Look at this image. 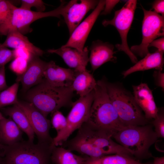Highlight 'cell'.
<instances>
[{
    "label": "cell",
    "mask_w": 164,
    "mask_h": 164,
    "mask_svg": "<svg viewBox=\"0 0 164 164\" xmlns=\"http://www.w3.org/2000/svg\"><path fill=\"white\" fill-rule=\"evenodd\" d=\"M94 100L86 122L91 127L111 137L125 126L121 121L107 93L102 79L97 81Z\"/></svg>",
    "instance_id": "1"
},
{
    "label": "cell",
    "mask_w": 164,
    "mask_h": 164,
    "mask_svg": "<svg viewBox=\"0 0 164 164\" xmlns=\"http://www.w3.org/2000/svg\"><path fill=\"white\" fill-rule=\"evenodd\" d=\"M73 91L71 87L53 86L43 79L39 84L26 92V98L44 116L59 110L61 108L71 106Z\"/></svg>",
    "instance_id": "2"
},
{
    "label": "cell",
    "mask_w": 164,
    "mask_h": 164,
    "mask_svg": "<svg viewBox=\"0 0 164 164\" xmlns=\"http://www.w3.org/2000/svg\"><path fill=\"white\" fill-rule=\"evenodd\" d=\"M110 99L125 126H142L151 122L145 117L129 91L118 82L111 83L102 79Z\"/></svg>",
    "instance_id": "3"
},
{
    "label": "cell",
    "mask_w": 164,
    "mask_h": 164,
    "mask_svg": "<svg viewBox=\"0 0 164 164\" xmlns=\"http://www.w3.org/2000/svg\"><path fill=\"white\" fill-rule=\"evenodd\" d=\"M54 146L52 143L29 140L20 141L12 145H2L3 161L7 164H53L51 155Z\"/></svg>",
    "instance_id": "4"
},
{
    "label": "cell",
    "mask_w": 164,
    "mask_h": 164,
    "mask_svg": "<svg viewBox=\"0 0 164 164\" xmlns=\"http://www.w3.org/2000/svg\"><path fill=\"white\" fill-rule=\"evenodd\" d=\"M112 138L138 160L154 157L149 149L159 138L151 122L142 126H126Z\"/></svg>",
    "instance_id": "5"
},
{
    "label": "cell",
    "mask_w": 164,
    "mask_h": 164,
    "mask_svg": "<svg viewBox=\"0 0 164 164\" xmlns=\"http://www.w3.org/2000/svg\"><path fill=\"white\" fill-rule=\"evenodd\" d=\"M70 5L61 1L60 5L51 11L41 12L18 8L14 6L9 16L0 23V35L7 36L13 31L22 34L31 31L30 25L38 19L48 17L60 18L67 11Z\"/></svg>",
    "instance_id": "6"
},
{
    "label": "cell",
    "mask_w": 164,
    "mask_h": 164,
    "mask_svg": "<svg viewBox=\"0 0 164 164\" xmlns=\"http://www.w3.org/2000/svg\"><path fill=\"white\" fill-rule=\"evenodd\" d=\"M94 90L72 102V108L66 118L67 125L65 128L53 138L52 144L57 146L62 145L69 136L88 119L94 98Z\"/></svg>",
    "instance_id": "7"
},
{
    "label": "cell",
    "mask_w": 164,
    "mask_h": 164,
    "mask_svg": "<svg viewBox=\"0 0 164 164\" xmlns=\"http://www.w3.org/2000/svg\"><path fill=\"white\" fill-rule=\"evenodd\" d=\"M137 4V0H128L121 9L115 11L112 19H105L102 22L104 26L111 25L115 27L121 39V43L116 44V47L119 51L124 52L135 64L138 61V59L128 46L127 37L134 19Z\"/></svg>",
    "instance_id": "8"
},
{
    "label": "cell",
    "mask_w": 164,
    "mask_h": 164,
    "mask_svg": "<svg viewBox=\"0 0 164 164\" xmlns=\"http://www.w3.org/2000/svg\"><path fill=\"white\" fill-rule=\"evenodd\" d=\"M144 17L142 22V41L130 49L135 56L144 57L149 53L148 46L156 38L164 35V17L154 11L147 10L142 6Z\"/></svg>",
    "instance_id": "9"
},
{
    "label": "cell",
    "mask_w": 164,
    "mask_h": 164,
    "mask_svg": "<svg viewBox=\"0 0 164 164\" xmlns=\"http://www.w3.org/2000/svg\"><path fill=\"white\" fill-rule=\"evenodd\" d=\"M78 132L93 146L104 151L108 155L118 154L134 158L129 151L114 141L110 136L93 129L86 122L82 125Z\"/></svg>",
    "instance_id": "10"
},
{
    "label": "cell",
    "mask_w": 164,
    "mask_h": 164,
    "mask_svg": "<svg viewBox=\"0 0 164 164\" xmlns=\"http://www.w3.org/2000/svg\"><path fill=\"white\" fill-rule=\"evenodd\" d=\"M15 104L26 114L34 133L37 137L38 142L52 143L53 138L50 134V121L31 103L18 100Z\"/></svg>",
    "instance_id": "11"
},
{
    "label": "cell",
    "mask_w": 164,
    "mask_h": 164,
    "mask_svg": "<svg viewBox=\"0 0 164 164\" xmlns=\"http://www.w3.org/2000/svg\"><path fill=\"white\" fill-rule=\"evenodd\" d=\"M105 0H100L92 13L81 22L72 32L63 47H68L82 51L88 36L99 15L103 10Z\"/></svg>",
    "instance_id": "12"
},
{
    "label": "cell",
    "mask_w": 164,
    "mask_h": 164,
    "mask_svg": "<svg viewBox=\"0 0 164 164\" xmlns=\"http://www.w3.org/2000/svg\"><path fill=\"white\" fill-rule=\"evenodd\" d=\"M99 1L95 0H71L70 6L62 15L70 35L81 23L86 14L96 8Z\"/></svg>",
    "instance_id": "13"
},
{
    "label": "cell",
    "mask_w": 164,
    "mask_h": 164,
    "mask_svg": "<svg viewBox=\"0 0 164 164\" xmlns=\"http://www.w3.org/2000/svg\"><path fill=\"white\" fill-rule=\"evenodd\" d=\"M47 62L39 56L33 55L28 63L27 67L22 74L18 75L16 82H21L23 91L26 92L41 82L44 78L43 73Z\"/></svg>",
    "instance_id": "14"
},
{
    "label": "cell",
    "mask_w": 164,
    "mask_h": 164,
    "mask_svg": "<svg viewBox=\"0 0 164 164\" xmlns=\"http://www.w3.org/2000/svg\"><path fill=\"white\" fill-rule=\"evenodd\" d=\"M47 52L55 53L60 56L69 67L76 71H83L86 70L89 62V50L87 47L82 51L68 47H63L56 49H49Z\"/></svg>",
    "instance_id": "15"
},
{
    "label": "cell",
    "mask_w": 164,
    "mask_h": 164,
    "mask_svg": "<svg viewBox=\"0 0 164 164\" xmlns=\"http://www.w3.org/2000/svg\"><path fill=\"white\" fill-rule=\"evenodd\" d=\"M133 95L146 119L151 121L155 118L159 108L156 104L151 90L147 84L133 85Z\"/></svg>",
    "instance_id": "16"
},
{
    "label": "cell",
    "mask_w": 164,
    "mask_h": 164,
    "mask_svg": "<svg viewBox=\"0 0 164 164\" xmlns=\"http://www.w3.org/2000/svg\"><path fill=\"white\" fill-rule=\"evenodd\" d=\"M44 78L56 87H71L75 76L74 70L60 67L53 61L47 62L43 73Z\"/></svg>",
    "instance_id": "17"
},
{
    "label": "cell",
    "mask_w": 164,
    "mask_h": 164,
    "mask_svg": "<svg viewBox=\"0 0 164 164\" xmlns=\"http://www.w3.org/2000/svg\"><path fill=\"white\" fill-rule=\"evenodd\" d=\"M114 46L108 42H104L99 40L93 41L90 48L91 53L89 62L92 70L94 71L104 63L111 61H117V57L114 56Z\"/></svg>",
    "instance_id": "18"
},
{
    "label": "cell",
    "mask_w": 164,
    "mask_h": 164,
    "mask_svg": "<svg viewBox=\"0 0 164 164\" xmlns=\"http://www.w3.org/2000/svg\"><path fill=\"white\" fill-rule=\"evenodd\" d=\"M63 147L72 151H76L83 155L97 157L108 155L102 150L97 148L79 132L73 138L67 140L62 144Z\"/></svg>",
    "instance_id": "19"
},
{
    "label": "cell",
    "mask_w": 164,
    "mask_h": 164,
    "mask_svg": "<svg viewBox=\"0 0 164 164\" xmlns=\"http://www.w3.org/2000/svg\"><path fill=\"white\" fill-rule=\"evenodd\" d=\"M163 53L164 52L157 50L154 53H148L134 66L124 71L122 73L124 77L135 72L152 69L162 71L164 63Z\"/></svg>",
    "instance_id": "20"
},
{
    "label": "cell",
    "mask_w": 164,
    "mask_h": 164,
    "mask_svg": "<svg viewBox=\"0 0 164 164\" xmlns=\"http://www.w3.org/2000/svg\"><path fill=\"white\" fill-rule=\"evenodd\" d=\"M6 36L5 40L2 44L4 46L25 50L32 55L39 57L44 53L43 50L34 45L27 37L19 32H11Z\"/></svg>",
    "instance_id": "21"
},
{
    "label": "cell",
    "mask_w": 164,
    "mask_h": 164,
    "mask_svg": "<svg viewBox=\"0 0 164 164\" xmlns=\"http://www.w3.org/2000/svg\"><path fill=\"white\" fill-rule=\"evenodd\" d=\"M22 131L10 118L0 121V140L2 145H9L21 141Z\"/></svg>",
    "instance_id": "22"
},
{
    "label": "cell",
    "mask_w": 164,
    "mask_h": 164,
    "mask_svg": "<svg viewBox=\"0 0 164 164\" xmlns=\"http://www.w3.org/2000/svg\"><path fill=\"white\" fill-rule=\"evenodd\" d=\"M0 109L4 114L9 116L21 131L26 134L28 140L33 142L34 132L26 114L19 107L15 104L11 107Z\"/></svg>",
    "instance_id": "23"
},
{
    "label": "cell",
    "mask_w": 164,
    "mask_h": 164,
    "mask_svg": "<svg viewBox=\"0 0 164 164\" xmlns=\"http://www.w3.org/2000/svg\"><path fill=\"white\" fill-rule=\"evenodd\" d=\"M75 72V77L71 86L73 91H76L80 97L87 95L93 91L97 82L93 75L87 70Z\"/></svg>",
    "instance_id": "24"
},
{
    "label": "cell",
    "mask_w": 164,
    "mask_h": 164,
    "mask_svg": "<svg viewBox=\"0 0 164 164\" xmlns=\"http://www.w3.org/2000/svg\"><path fill=\"white\" fill-rule=\"evenodd\" d=\"M86 156V155H85ZM83 164H152V162H142L134 158L115 154L106 155L97 157L86 156Z\"/></svg>",
    "instance_id": "25"
},
{
    "label": "cell",
    "mask_w": 164,
    "mask_h": 164,
    "mask_svg": "<svg viewBox=\"0 0 164 164\" xmlns=\"http://www.w3.org/2000/svg\"><path fill=\"white\" fill-rule=\"evenodd\" d=\"M85 155H78L63 147L54 146L51 155L53 164H83Z\"/></svg>",
    "instance_id": "26"
},
{
    "label": "cell",
    "mask_w": 164,
    "mask_h": 164,
    "mask_svg": "<svg viewBox=\"0 0 164 164\" xmlns=\"http://www.w3.org/2000/svg\"><path fill=\"white\" fill-rule=\"evenodd\" d=\"M19 83L16 82L0 92V109L17 102Z\"/></svg>",
    "instance_id": "27"
},
{
    "label": "cell",
    "mask_w": 164,
    "mask_h": 164,
    "mask_svg": "<svg viewBox=\"0 0 164 164\" xmlns=\"http://www.w3.org/2000/svg\"><path fill=\"white\" fill-rule=\"evenodd\" d=\"M158 137L164 138V110L163 107L159 108L157 116L151 122Z\"/></svg>",
    "instance_id": "28"
},
{
    "label": "cell",
    "mask_w": 164,
    "mask_h": 164,
    "mask_svg": "<svg viewBox=\"0 0 164 164\" xmlns=\"http://www.w3.org/2000/svg\"><path fill=\"white\" fill-rule=\"evenodd\" d=\"M51 123L53 127L56 130L57 134L63 130L67 125V120L62 113L59 110L52 113Z\"/></svg>",
    "instance_id": "29"
},
{
    "label": "cell",
    "mask_w": 164,
    "mask_h": 164,
    "mask_svg": "<svg viewBox=\"0 0 164 164\" xmlns=\"http://www.w3.org/2000/svg\"><path fill=\"white\" fill-rule=\"evenodd\" d=\"M28 61L21 57H17L10 65L9 68L18 75L22 74L26 70L28 64Z\"/></svg>",
    "instance_id": "30"
},
{
    "label": "cell",
    "mask_w": 164,
    "mask_h": 164,
    "mask_svg": "<svg viewBox=\"0 0 164 164\" xmlns=\"http://www.w3.org/2000/svg\"><path fill=\"white\" fill-rule=\"evenodd\" d=\"M15 58V50H10L0 44V68Z\"/></svg>",
    "instance_id": "31"
},
{
    "label": "cell",
    "mask_w": 164,
    "mask_h": 164,
    "mask_svg": "<svg viewBox=\"0 0 164 164\" xmlns=\"http://www.w3.org/2000/svg\"><path fill=\"white\" fill-rule=\"evenodd\" d=\"M20 8L31 10L32 7H35L37 12H43L45 9V3L41 0H22Z\"/></svg>",
    "instance_id": "32"
},
{
    "label": "cell",
    "mask_w": 164,
    "mask_h": 164,
    "mask_svg": "<svg viewBox=\"0 0 164 164\" xmlns=\"http://www.w3.org/2000/svg\"><path fill=\"white\" fill-rule=\"evenodd\" d=\"M14 5L7 0H1L0 1V15L1 22L5 20L10 15Z\"/></svg>",
    "instance_id": "33"
},
{
    "label": "cell",
    "mask_w": 164,
    "mask_h": 164,
    "mask_svg": "<svg viewBox=\"0 0 164 164\" xmlns=\"http://www.w3.org/2000/svg\"><path fill=\"white\" fill-rule=\"evenodd\" d=\"M156 85L161 87L162 90H164V73L162 71H155L153 74Z\"/></svg>",
    "instance_id": "34"
},
{
    "label": "cell",
    "mask_w": 164,
    "mask_h": 164,
    "mask_svg": "<svg viewBox=\"0 0 164 164\" xmlns=\"http://www.w3.org/2000/svg\"><path fill=\"white\" fill-rule=\"evenodd\" d=\"M119 0H105V4L103 10L101 12V15H106L110 14L116 5Z\"/></svg>",
    "instance_id": "35"
},
{
    "label": "cell",
    "mask_w": 164,
    "mask_h": 164,
    "mask_svg": "<svg viewBox=\"0 0 164 164\" xmlns=\"http://www.w3.org/2000/svg\"><path fill=\"white\" fill-rule=\"evenodd\" d=\"M164 1L163 0H155L152 4V9L158 14L161 13L162 16L164 17Z\"/></svg>",
    "instance_id": "36"
},
{
    "label": "cell",
    "mask_w": 164,
    "mask_h": 164,
    "mask_svg": "<svg viewBox=\"0 0 164 164\" xmlns=\"http://www.w3.org/2000/svg\"><path fill=\"white\" fill-rule=\"evenodd\" d=\"M153 46L157 48V50L160 51H164V38H161L157 39H155L151 42L149 44L148 48Z\"/></svg>",
    "instance_id": "37"
},
{
    "label": "cell",
    "mask_w": 164,
    "mask_h": 164,
    "mask_svg": "<svg viewBox=\"0 0 164 164\" xmlns=\"http://www.w3.org/2000/svg\"><path fill=\"white\" fill-rule=\"evenodd\" d=\"M7 85L5 66L0 68V91L8 87Z\"/></svg>",
    "instance_id": "38"
},
{
    "label": "cell",
    "mask_w": 164,
    "mask_h": 164,
    "mask_svg": "<svg viewBox=\"0 0 164 164\" xmlns=\"http://www.w3.org/2000/svg\"><path fill=\"white\" fill-rule=\"evenodd\" d=\"M154 160L152 164H164V157H153Z\"/></svg>",
    "instance_id": "39"
},
{
    "label": "cell",
    "mask_w": 164,
    "mask_h": 164,
    "mask_svg": "<svg viewBox=\"0 0 164 164\" xmlns=\"http://www.w3.org/2000/svg\"><path fill=\"white\" fill-rule=\"evenodd\" d=\"M3 160V155L1 151L0 150V164H1Z\"/></svg>",
    "instance_id": "40"
},
{
    "label": "cell",
    "mask_w": 164,
    "mask_h": 164,
    "mask_svg": "<svg viewBox=\"0 0 164 164\" xmlns=\"http://www.w3.org/2000/svg\"><path fill=\"white\" fill-rule=\"evenodd\" d=\"M4 117L2 113L0 112V121Z\"/></svg>",
    "instance_id": "41"
},
{
    "label": "cell",
    "mask_w": 164,
    "mask_h": 164,
    "mask_svg": "<svg viewBox=\"0 0 164 164\" xmlns=\"http://www.w3.org/2000/svg\"><path fill=\"white\" fill-rule=\"evenodd\" d=\"M1 164H7L6 163H5V162H4L3 161V160H2V163H1Z\"/></svg>",
    "instance_id": "42"
},
{
    "label": "cell",
    "mask_w": 164,
    "mask_h": 164,
    "mask_svg": "<svg viewBox=\"0 0 164 164\" xmlns=\"http://www.w3.org/2000/svg\"><path fill=\"white\" fill-rule=\"evenodd\" d=\"M1 15H0V22H1Z\"/></svg>",
    "instance_id": "43"
},
{
    "label": "cell",
    "mask_w": 164,
    "mask_h": 164,
    "mask_svg": "<svg viewBox=\"0 0 164 164\" xmlns=\"http://www.w3.org/2000/svg\"><path fill=\"white\" fill-rule=\"evenodd\" d=\"M2 144L1 143V141H0V147L2 145Z\"/></svg>",
    "instance_id": "44"
},
{
    "label": "cell",
    "mask_w": 164,
    "mask_h": 164,
    "mask_svg": "<svg viewBox=\"0 0 164 164\" xmlns=\"http://www.w3.org/2000/svg\"><path fill=\"white\" fill-rule=\"evenodd\" d=\"M1 0H0V1H1Z\"/></svg>",
    "instance_id": "45"
},
{
    "label": "cell",
    "mask_w": 164,
    "mask_h": 164,
    "mask_svg": "<svg viewBox=\"0 0 164 164\" xmlns=\"http://www.w3.org/2000/svg\"></svg>",
    "instance_id": "46"
}]
</instances>
